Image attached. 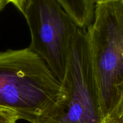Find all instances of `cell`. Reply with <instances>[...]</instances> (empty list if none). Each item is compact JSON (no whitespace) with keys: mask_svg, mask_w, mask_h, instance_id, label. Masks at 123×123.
<instances>
[{"mask_svg":"<svg viewBox=\"0 0 123 123\" xmlns=\"http://www.w3.org/2000/svg\"><path fill=\"white\" fill-rule=\"evenodd\" d=\"M61 96L60 82L31 48L0 52V107L39 123Z\"/></svg>","mask_w":123,"mask_h":123,"instance_id":"6da1fadb","label":"cell"},{"mask_svg":"<svg viewBox=\"0 0 123 123\" xmlns=\"http://www.w3.org/2000/svg\"><path fill=\"white\" fill-rule=\"evenodd\" d=\"M19 117L11 110L0 107V123H16Z\"/></svg>","mask_w":123,"mask_h":123,"instance_id":"52a82bcc","label":"cell"},{"mask_svg":"<svg viewBox=\"0 0 123 123\" xmlns=\"http://www.w3.org/2000/svg\"><path fill=\"white\" fill-rule=\"evenodd\" d=\"M8 3V0H0V12L6 7V6Z\"/></svg>","mask_w":123,"mask_h":123,"instance_id":"9c48e42d","label":"cell"},{"mask_svg":"<svg viewBox=\"0 0 123 123\" xmlns=\"http://www.w3.org/2000/svg\"><path fill=\"white\" fill-rule=\"evenodd\" d=\"M29 0H8V3H12L18 9L20 10L22 13L25 6H26V3L28 2Z\"/></svg>","mask_w":123,"mask_h":123,"instance_id":"ba28073f","label":"cell"},{"mask_svg":"<svg viewBox=\"0 0 123 123\" xmlns=\"http://www.w3.org/2000/svg\"><path fill=\"white\" fill-rule=\"evenodd\" d=\"M122 1H123V0H122Z\"/></svg>","mask_w":123,"mask_h":123,"instance_id":"8fae6325","label":"cell"},{"mask_svg":"<svg viewBox=\"0 0 123 123\" xmlns=\"http://www.w3.org/2000/svg\"><path fill=\"white\" fill-rule=\"evenodd\" d=\"M79 28H86L92 22L95 4L92 0H58Z\"/></svg>","mask_w":123,"mask_h":123,"instance_id":"5b68a950","label":"cell"},{"mask_svg":"<svg viewBox=\"0 0 123 123\" xmlns=\"http://www.w3.org/2000/svg\"><path fill=\"white\" fill-rule=\"evenodd\" d=\"M103 123H123V90L117 103L104 117Z\"/></svg>","mask_w":123,"mask_h":123,"instance_id":"8992f818","label":"cell"},{"mask_svg":"<svg viewBox=\"0 0 123 123\" xmlns=\"http://www.w3.org/2000/svg\"><path fill=\"white\" fill-rule=\"evenodd\" d=\"M22 13L31 33L29 48L45 62L61 82L79 27L58 0H29Z\"/></svg>","mask_w":123,"mask_h":123,"instance_id":"277c9868","label":"cell"},{"mask_svg":"<svg viewBox=\"0 0 123 123\" xmlns=\"http://www.w3.org/2000/svg\"><path fill=\"white\" fill-rule=\"evenodd\" d=\"M92 1L94 2L95 4H96V3H98V2H105V1H110V0H92Z\"/></svg>","mask_w":123,"mask_h":123,"instance_id":"30bf717a","label":"cell"},{"mask_svg":"<svg viewBox=\"0 0 123 123\" xmlns=\"http://www.w3.org/2000/svg\"><path fill=\"white\" fill-rule=\"evenodd\" d=\"M60 83L62 96L39 123H103L85 28L77 30Z\"/></svg>","mask_w":123,"mask_h":123,"instance_id":"3957f363","label":"cell"},{"mask_svg":"<svg viewBox=\"0 0 123 123\" xmlns=\"http://www.w3.org/2000/svg\"><path fill=\"white\" fill-rule=\"evenodd\" d=\"M92 69L104 117L123 90V2L95 4L92 22L86 29Z\"/></svg>","mask_w":123,"mask_h":123,"instance_id":"7a4b0ae2","label":"cell"}]
</instances>
